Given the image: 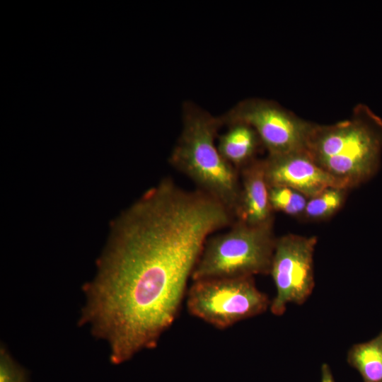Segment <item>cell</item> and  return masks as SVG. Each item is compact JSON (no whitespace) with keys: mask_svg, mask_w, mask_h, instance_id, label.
I'll list each match as a JSON object with an SVG mask.
<instances>
[{"mask_svg":"<svg viewBox=\"0 0 382 382\" xmlns=\"http://www.w3.org/2000/svg\"><path fill=\"white\" fill-rule=\"evenodd\" d=\"M347 361L364 382H382V330L371 340L352 345Z\"/></svg>","mask_w":382,"mask_h":382,"instance_id":"8fae6325","label":"cell"},{"mask_svg":"<svg viewBox=\"0 0 382 382\" xmlns=\"http://www.w3.org/2000/svg\"><path fill=\"white\" fill-rule=\"evenodd\" d=\"M0 382H29L26 369L15 361L3 346L0 350Z\"/></svg>","mask_w":382,"mask_h":382,"instance_id":"5bb4252c","label":"cell"},{"mask_svg":"<svg viewBox=\"0 0 382 382\" xmlns=\"http://www.w3.org/2000/svg\"><path fill=\"white\" fill-rule=\"evenodd\" d=\"M277 238L273 224L252 226L234 221L206 241L192 280L270 274Z\"/></svg>","mask_w":382,"mask_h":382,"instance_id":"277c9868","label":"cell"},{"mask_svg":"<svg viewBox=\"0 0 382 382\" xmlns=\"http://www.w3.org/2000/svg\"><path fill=\"white\" fill-rule=\"evenodd\" d=\"M263 164L268 186L288 187L308 198L330 187H345L318 166L306 151L267 154Z\"/></svg>","mask_w":382,"mask_h":382,"instance_id":"ba28073f","label":"cell"},{"mask_svg":"<svg viewBox=\"0 0 382 382\" xmlns=\"http://www.w3.org/2000/svg\"><path fill=\"white\" fill-rule=\"evenodd\" d=\"M321 382H335L330 367L325 363L321 366Z\"/></svg>","mask_w":382,"mask_h":382,"instance_id":"9a60e30c","label":"cell"},{"mask_svg":"<svg viewBox=\"0 0 382 382\" xmlns=\"http://www.w3.org/2000/svg\"><path fill=\"white\" fill-rule=\"evenodd\" d=\"M187 307L195 317L220 330L265 313L270 306L253 277L192 281L187 291Z\"/></svg>","mask_w":382,"mask_h":382,"instance_id":"5b68a950","label":"cell"},{"mask_svg":"<svg viewBox=\"0 0 382 382\" xmlns=\"http://www.w3.org/2000/svg\"><path fill=\"white\" fill-rule=\"evenodd\" d=\"M269 199L274 212L291 216L303 215L308 198L288 187L268 186Z\"/></svg>","mask_w":382,"mask_h":382,"instance_id":"4fadbf2b","label":"cell"},{"mask_svg":"<svg viewBox=\"0 0 382 382\" xmlns=\"http://www.w3.org/2000/svg\"><path fill=\"white\" fill-rule=\"evenodd\" d=\"M316 243V236L289 233L277 238L270 272L276 288L270 306L274 316L283 315L288 303L301 305L311 296Z\"/></svg>","mask_w":382,"mask_h":382,"instance_id":"52a82bcc","label":"cell"},{"mask_svg":"<svg viewBox=\"0 0 382 382\" xmlns=\"http://www.w3.org/2000/svg\"><path fill=\"white\" fill-rule=\"evenodd\" d=\"M306 153L323 170L348 188L378 172L382 154V119L359 104L351 117L332 125L313 123Z\"/></svg>","mask_w":382,"mask_h":382,"instance_id":"7a4b0ae2","label":"cell"},{"mask_svg":"<svg viewBox=\"0 0 382 382\" xmlns=\"http://www.w3.org/2000/svg\"><path fill=\"white\" fill-rule=\"evenodd\" d=\"M221 117L224 125L241 122L251 126L268 155L306 151L313 125L274 101L256 98L241 100Z\"/></svg>","mask_w":382,"mask_h":382,"instance_id":"8992f818","label":"cell"},{"mask_svg":"<svg viewBox=\"0 0 382 382\" xmlns=\"http://www.w3.org/2000/svg\"><path fill=\"white\" fill-rule=\"evenodd\" d=\"M221 116L190 101L183 105V127L169 161L233 216L240 194V173L220 154L216 144Z\"/></svg>","mask_w":382,"mask_h":382,"instance_id":"3957f363","label":"cell"},{"mask_svg":"<svg viewBox=\"0 0 382 382\" xmlns=\"http://www.w3.org/2000/svg\"><path fill=\"white\" fill-rule=\"evenodd\" d=\"M240 194L234 221L248 226L273 224L274 211L269 199L263 159H255L240 171Z\"/></svg>","mask_w":382,"mask_h":382,"instance_id":"9c48e42d","label":"cell"},{"mask_svg":"<svg viewBox=\"0 0 382 382\" xmlns=\"http://www.w3.org/2000/svg\"><path fill=\"white\" fill-rule=\"evenodd\" d=\"M233 221L216 199L170 178L115 219L97 274L83 287L79 321L108 342L112 364L156 347L178 315L206 241Z\"/></svg>","mask_w":382,"mask_h":382,"instance_id":"6da1fadb","label":"cell"},{"mask_svg":"<svg viewBox=\"0 0 382 382\" xmlns=\"http://www.w3.org/2000/svg\"><path fill=\"white\" fill-rule=\"evenodd\" d=\"M349 189L330 187L308 198L303 216L310 220H323L334 215L345 203Z\"/></svg>","mask_w":382,"mask_h":382,"instance_id":"7c38bea8","label":"cell"},{"mask_svg":"<svg viewBox=\"0 0 382 382\" xmlns=\"http://www.w3.org/2000/svg\"><path fill=\"white\" fill-rule=\"evenodd\" d=\"M227 130L218 136L216 144L222 157L238 171L257 159L262 144L255 130L249 125L236 122L227 125Z\"/></svg>","mask_w":382,"mask_h":382,"instance_id":"30bf717a","label":"cell"}]
</instances>
